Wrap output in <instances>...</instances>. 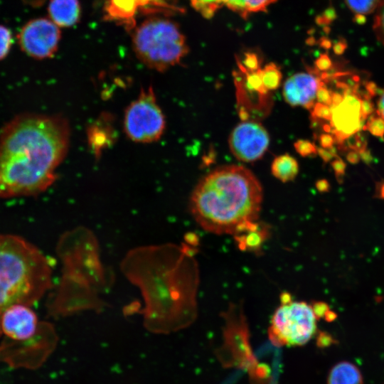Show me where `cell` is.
<instances>
[{
    "instance_id": "cell-38",
    "label": "cell",
    "mask_w": 384,
    "mask_h": 384,
    "mask_svg": "<svg viewBox=\"0 0 384 384\" xmlns=\"http://www.w3.org/2000/svg\"><path fill=\"white\" fill-rule=\"evenodd\" d=\"M364 87L365 90L371 97H373L378 95L379 88L374 82L368 81L365 83Z\"/></svg>"
},
{
    "instance_id": "cell-8",
    "label": "cell",
    "mask_w": 384,
    "mask_h": 384,
    "mask_svg": "<svg viewBox=\"0 0 384 384\" xmlns=\"http://www.w3.org/2000/svg\"><path fill=\"white\" fill-rule=\"evenodd\" d=\"M44 324L31 306L17 304L7 308L0 319L3 337L0 355L23 353L33 349L41 338Z\"/></svg>"
},
{
    "instance_id": "cell-13",
    "label": "cell",
    "mask_w": 384,
    "mask_h": 384,
    "mask_svg": "<svg viewBox=\"0 0 384 384\" xmlns=\"http://www.w3.org/2000/svg\"><path fill=\"white\" fill-rule=\"evenodd\" d=\"M316 70L299 73L289 78L283 86L282 95L284 100L292 107L302 106L311 110L315 104L316 93L324 81L316 75Z\"/></svg>"
},
{
    "instance_id": "cell-34",
    "label": "cell",
    "mask_w": 384,
    "mask_h": 384,
    "mask_svg": "<svg viewBox=\"0 0 384 384\" xmlns=\"http://www.w3.org/2000/svg\"><path fill=\"white\" fill-rule=\"evenodd\" d=\"M319 142L322 148L328 149L334 146L336 139L332 134L323 133L319 137Z\"/></svg>"
},
{
    "instance_id": "cell-6",
    "label": "cell",
    "mask_w": 384,
    "mask_h": 384,
    "mask_svg": "<svg viewBox=\"0 0 384 384\" xmlns=\"http://www.w3.org/2000/svg\"><path fill=\"white\" fill-rule=\"evenodd\" d=\"M132 46L143 64L159 72L180 63L188 52L178 25L160 17L149 18L139 24L134 31Z\"/></svg>"
},
{
    "instance_id": "cell-29",
    "label": "cell",
    "mask_w": 384,
    "mask_h": 384,
    "mask_svg": "<svg viewBox=\"0 0 384 384\" xmlns=\"http://www.w3.org/2000/svg\"><path fill=\"white\" fill-rule=\"evenodd\" d=\"M316 100L317 102H320L331 107V91H330L325 85L324 81L319 86L316 93Z\"/></svg>"
},
{
    "instance_id": "cell-10",
    "label": "cell",
    "mask_w": 384,
    "mask_h": 384,
    "mask_svg": "<svg viewBox=\"0 0 384 384\" xmlns=\"http://www.w3.org/2000/svg\"><path fill=\"white\" fill-rule=\"evenodd\" d=\"M61 38L60 27L49 18H36L27 21L17 34L21 50L38 60L53 57Z\"/></svg>"
},
{
    "instance_id": "cell-22",
    "label": "cell",
    "mask_w": 384,
    "mask_h": 384,
    "mask_svg": "<svg viewBox=\"0 0 384 384\" xmlns=\"http://www.w3.org/2000/svg\"><path fill=\"white\" fill-rule=\"evenodd\" d=\"M373 27L377 38L384 45V0H380L375 10Z\"/></svg>"
},
{
    "instance_id": "cell-40",
    "label": "cell",
    "mask_w": 384,
    "mask_h": 384,
    "mask_svg": "<svg viewBox=\"0 0 384 384\" xmlns=\"http://www.w3.org/2000/svg\"><path fill=\"white\" fill-rule=\"evenodd\" d=\"M361 159L367 165H370L373 161V156L369 149H363L359 152Z\"/></svg>"
},
{
    "instance_id": "cell-14",
    "label": "cell",
    "mask_w": 384,
    "mask_h": 384,
    "mask_svg": "<svg viewBox=\"0 0 384 384\" xmlns=\"http://www.w3.org/2000/svg\"><path fill=\"white\" fill-rule=\"evenodd\" d=\"M49 18L60 28L76 24L81 14L79 0H50L48 6Z\"/></svg>"
},
{
    "instance_id": "cell-32",
    "label": "cell",
    "mask_w": 384,
    "mask_h": 384,
    "mask_svg": "<svg viewBox=\"0 0 384 384\" xmlns=\"http://www.w3.org/2000/svg\"><path fill=\"white\" fill-rule=\"evenodd\" d=\"M317 154L325 163H327L331 161V159H334L335 157L338 156L337 149L334 146H332L328 149L319 147L317 148Z\"/></svg>"
},
{
    "instance_id": "cell-1",
    "label": "cell",
    "mask_w": 384,
    "mask_h": 384,
    "mask_svg": "<svg viewBox=\"0 0 384 384\" xmlns=\"http://www.w3.org/2000/svg\"><path fill=\"white\" fill-rule=\"evenodd\" d=\"M191 245H144L127 252L120 269L144 299V325L167 334L190 326L198 314L199 269Z\"/></svg>"
},
{
    "instance_id": "cell-5",
    "label": "cell",
    "mask_w": 384,
    "mask_h": 384,
    "mask_svg": "<svg viewBox=\"0 0 384 384\" xmlns=\"http://www.w3.org/2000/svg\"><path fill=\"white\" fill-rule=\"evenodd\" d=\"M52 287V270L44 254L21 236L0 234V319L9 306H32Z\"/></svg>"
},
{
    "instance_id": "cell-36",
    "label": "cell",
    "mask_w": 384,
    "mask_h": 384,
    "mask_svg": "<svg viewBox=\"0 0 384 384\" xmlns=\"http://www.w3.org/2000/svg\"><path fill=\"white\" fill-rule=\"evenodd\" d=\"M315 186L320 193H326L331 189L329 182L325 178L317 180L315 183Z\"/></svg>"
},
{
    "instance_id": "cell-11",
    "label": "cell",
    "mask_w": 384,
    "mask_h": 384,
    "mask_svg": "<svg viewBox=\"0 0 384 384\" xmlns=\"http://www.w3.org/2000/svg\"><path fill=\"white\" fill-rule=\"evenodd\" d=\"M228 144L232 154L238 160L252 162L261 159L266 152L270 136L260 122L245 120L233 129Z\"/></svg>"
},
{
    "instance_id": "cell-12",
    "label": "cell",
    "mask_w": 384,
    "mask_h": 384,
    "mask_svg": "<svg viewBox=\"0 0 384 384\" xmlns=\"http://www.w3.org/2000/svg\"><path fill=\"white\" fill-rule=\"evenodd\" d=\"M330 124L337 146L342 145L350 136L363 129L365 125L361 114V99L355 94H348L341 104L331 107Z\"/></svg>"
},
{
    "instance_id": "cell-20",
    "label": "cell",
    "mask_w": 384,
    "mask_h": 384,
    "mask_svg": "<svg viewBox=\"0 0 384 384\" xmlns=\"http://www.w3.org/2000/svg\"><path fill=\"white\" fill-rule=\"evenodd\" d=\"M193 7L206 18L213 16L215 11L223 4L222 0H191Z\"/></svg>"
},
{
    "instance_id": "cell-23",
    "label": "cell",
    "mask_w": 384,
    "mask_h": 384,
    "mask_svg": "<svg viewBox=\"0 0 384 384\" xmlns=\"http://www.w3.org/2000/svg\"><path fill=\"white\" fill-rule=\"evenodd\" d=\"M14 39L11 31L4 25H0V60L9 54L13 45Z\"/></svg>"
},
{
    "instance_id": "cell-24",
    "label": "cell",
    "mask_w": 384,
    "mask_h": 384,
    "mask_svg": "<svg viewBox=\"0 0 384 384\" xmlns=\"http://www.w3.org/2000/svg\"><path fill=\"white\" fill-rule=\"evenodd\" d=\"M272 0H242V16L250 12L264 11Z\"/></svg>"
},
{
    "instance_id": "cell-45",
    "label": "cell",
    "mask_w": 384,
    "mask_h": 384,
    "mask_svg": "<svg viewBox=\"0 0 384 384\" xmlns=\"http://www.w3.org/2000/svg\"><path fill=\"white\" fill-rule=\"evenodd\" d=\"M25 3L31 5H38L42 0H23Z\"/></svg>"
},
{
    "instance_id": "cell-28",
    "label": "cell",
    "mask_w": 384,
    "mask_h": 384,
    "mask_svg": "<svg viewBox=\"0 0 384 384\" xmlns=\"http://www.w3.org/2000/svg\"><path fill=\"white\" fill-rule=\"evenodd\" d=\"M331 165L334 171L338 183H342L346 169V163L338 156L331 161Z\"/></svg>"
},
{
    "instance_id": "cell-16",
    "label": "cell",
    "mask_w": 384,
    "mask_h": 384,
    "mask_svg": "<svg viewBox=\"0 0 384 384\" xmlns=\"http://www.w3.org/2000/svg\"><path fill=\"white\" fill-rule=\"evenodd\" d=\"M269 235L270 228L260 222L255 228L237 235L233 238L240 250L258 252L260 250L262 244L268 238Z\"/></svg>"
},
{
    "instance_id": "cell-25",
    "label": "cell",
    "mask_w": 384,
    "mask_h": 384,
    "mask_svg": "<svg viewBox=\"0 0 384 384\" xmlns=\"http://www.w3.org/2000/svg\"><path fill=\"white\" fill-rule=\"evenodd\" d=\"M239 67L242 72H252L259 70L260 68L258 56L255 53H245L242 63H239Z\"/></svg>"
},
{
    "instance_id": "cell-9",
    "label": "cell",
    "mask_w": 384,
    "mask_h": 384,
    "mask_svg": "<svg viewBox=\"0 0 384 384\" xmlns=\"http://www.w3.org/2000/svg\"><path fill=\"white\" fill-rule=\"evenodd\" d=\"M124 130L132 141L139 143L156 142L166 126L165 117L151 86L142 89L124 112Z\"/></svg>"
},
{
    "instance_id": "cell-39",
    "label": "cell",
    "mask_w": 384,
    "mask_h": 384,
    "mask_svg": "<svg viewBox=\"0 0 384 384\" xmlns=\"http://www.w3.org/2000/svg\"><path fill=\"white\" fill-rule=\"evenodd\" d=\"M318 341L321 343V346H326L333 343L334 340L331 335L326 332H321L318 338Z\"/></svg>"
},
{
    "instance_id": "cell-18",
    "label": "cell",
    "mask_w": 384,
    "mask_h": 384,
    "mask_svg": "<svg viewBox=\"0 0 384 384\" xmlns=\"http://www.w3.org/2000/svg\"><path fill=\"white\" fill-rule=\"evenodd\" d=\"M263 85L268 91L277 90L282 81V73L274 63H269L261 69Z\"/></svg>"
},
{
    "instance_id": "cell-27",
    "label": "cell",
    "mask_w": 384,
    "mask_h": 384,
    "mask_svg": "<svg viewBox=\"0 0 384 384\" xmlns=\"http://www.w3.org/2000/svg\"><path fill=\"white\" fill-rule=\"evenodd\" d=\"M332 117L331 107L320 102H316L311 109L313 119H324L330 121Z\"/></svg>"
},
{
    "instance_id": "cell-2",
    "label": "cell",
    "mask_w": 384,
    "mask_h": 384,
    "mask_svg": "<svg viewBox=\"0 0 384 384\" xmlns=\"http://www.w3.org/2000/svg\"><path fill=\"white\" fill-rule=\"evenodd\" d=\"M69 142L63 116L25 113L10 120L0 134V198L45 191L55 180Z\"/></svg>"
},
{
    "instance_id": "cell-35",
    "label": "cell",
    "mask_w": 384,
    "mask_h": 384,
    "mask_svg": "<svg viewBox=\"0 0 384 384\" xmlns=\"http://www.w3.org/2000/svg\"><path fill=\"white\" fill-rule=\"evenodd\" d=\"M223 4H225L231 10L240 13L242 15V0H222Z\"/></svg>"
},
{
    "instance_id": "cell-33",
    "label": "cell",
    "mask_w": 384,
    "mask_h": 384,
    "mask_svg": "<svg viewBox=\"0 0 384 384\" xmlns=\"http://www.w3.org/2000/svg\"><path fill=\"white\" fill-rule=\"evenodd\" d=\"M311 305L318 320L324 318L326 311L330 309L324 302H314Z\"/></svg>"
},
{
    "instance_id": "cell-3",
    "label": "cell",
    "mask_w": 384,
    "mask_h": 384,
    "mask_svg": "<svg viewBox=\"0 0 384 384\" xmlns=\"http://www.w3.org/2000/svg\"><path fill=\"white\" fill-rule=\"evenodd\" d=\"M263 198L255 176L241 166L219 167L204 176L189 203L196 222L207 232L233 237L255 228Z\"/></svg>"
},
{
    "instance_id": "cell-17",
    "label": "cell",
    "mask_w": 384,
    "mask_h": 384,
    "mask_svg": "<svg viewBox=\"0 0 384 384\" xmlns=\"http://www.w3.org/2000/svg\"><path fill=\"white\" fill-rule=\"evenodd\" d=\"M271 171L272 175L282 182H289L297 177L299 173V164L288 154L279 155L272 161Z\"/></svg>"
},
{
    "instance_id": "cell-15",
    "label": "cell",
    "mask_w": 384,
    "mask_h": 384,
    "mask_svg": "<svg viewBox=\"0 0 384 384\" xmlns=\"http://www.w3.org/2000/svg\"><path fill=\"white\" fill-rule=\"evenodd\" d=\"M327 384H363V377L356 365L350 361H342L330 369Z\"/></svg>"
},
{
    "instance_id": "cell-4",
    "label": "cell",
    "mask_w": 384,
    "mask_h": 384,
    "mask_svg": "<svg viewBox=\"0 0 384 384\" xmlns=\"http://www.w3.org/2000/svg\"><path fill=\"white\" fill-rule=\"evenodd\" d=\"M56 252L62 264L61 276L47 300L48 314L59 318L100 311L105 306L102 296L113 278L101 260L95 234L84 227L68 230L59 238Z\"/></svg>"
},
{
    "instance_id": "cell-31",
    "label": "cell",
    "mask_w": 384,
    "mask_h": 384,
    "mask_svg": "<svg viewBox=\"0 0 384 384\" xmlns=\"http://www.w3.org/2000/svg\"><path fill=\"white\" fill-rule=\"evenodd\" d=\"M315 65L318 71L326 72L331 68L332 62L326 54H322L316 60Z\"/></svg>"
},
{
    "instance_id": "cell-43",
    "label": "cell",
    "mask_w": 384,
    "mask_h": 384,
    "mask_svg": "<svg viewBox=\"0 0 384 384\" xmlns=\"http://www.w3.org/2000/svg\"><path fill=\"white\" fill-rule=\"evenodd\" d=\"M375 196L384 200V182L378 183L376 186Z\"/></svg>"
},
{
    "instance_id": "cell-46",
    "label": "cell",
    "mask_w": 384,
    "mask_h": 384,
    "mask_svg": "<svg viewBox=\"0 0 384 384\" xmlns=\"http://www.w3.org/2000/svg\"><path fill=\"white\" fill-rule=\"evenodd\" d=\"M276 1V0H272V2H273V1Z\"/></svg>"
},
{
    "instance_id": "cell-7",
    "label": "cell",
    "mask_w": 384,
    "mask_h": 384,
    "mask_svg": "<svg viewBox=\"0 0 384 384\" xmlns=\"http://www.w3.org/2000/svg\"><path fill=\"white\" fill-rule=\"evenodd\" d=\"M317 318L311 305L303 301L281 303L268 329L270 341L277 346H301L317 331Z\"/></svg>"
},
{
    "instance_id": "cell-21",
    "label": "cell",
    "mask_w": 384,
    "mask_h": 384,
    "mask_svg": "<svg viewBox=\"0 0 384 384\" xmlns=\"http://www.w3.org/2000/svg\"><path fill=\"white\" fill-rule=\"evenodd\" d=\"M363 129L376 137L384 139V119L375 112L367 119Z\"/></svg>"
},
{
    "instance_id": "cell-42",
    "label": "cell",
    "mask_w": 384,
    "mask_h": 384,
    "mask_svg": "<svg viewBox=\"0 0 384 384\" xmlns=\"http://www.w3.org/2000/svg\"><path fill=\"white\" fill-rule=\"evenodd\" d=\"M377 107L375 112L384 119V89L383 94L378 100Z\"/></svg>"
},
{
    "instance_id": "cell-19",
    "label": "cell",
    "mask_w": 384,
    "mask_h": 384,
    "mask_svg": "<svg viewBox=\"0 0 384 384\" xmlns=\"http://www.w3.org/2000/svg\"><path fill=\"white\" fill-rule=\"evenodd\" d=\"M348 9L358 18H363L375 11L380 0H345Z\"/></svg>"
},
{
    "instance_id": "cell-26",
    "label": "cell",
    "mask_w": 384,
    "mask_h": 384,
    "mask_svg": "<svg viewBox=\"0 0 384 384\" xmlns=\"http://www.w3.org/2000/svg\"><path fill=\"white\" fill-rule=\"evenodd\" d=\"M296 151L303 157L317 154V148L314 143L306 139H299L294 144Z\"/></svg>"
},
{
    "instance_id": "cell-41",
    "label": "cell",
    "mask_w": 384,
    "mask_h": 384,
    "mask_svg": "<svg viewBox=\"0 0 384 384\" xmlns=\"http://www.w3.org/2000/svg\"><path fill=\"white\" fill-rule=\"evenodd\" d=\"M344 99L343 93L331 91V107L337 106L342 102Z\"/></svg>"
},
{
    "instance_id": "cell-30",
    "label": "cell",
    "mask_w": 384,
    "mask_h": 384,
    "mask_svg": "<svg viewBox=\"0 0 384 384\" xmlns=\"http://www.w3.org/2000/svg\"><path fill=\"white\" fill-rule=\"evenodd\" d=\"M374 111L375 107L370 100L361 99V114L363 119L366 120Z\"/></svg>"
},
{
    "instance_id": "cell-37",
    "label": "cell",
    "mask_w": 384,
    "mask_h": 384,
    "mask_svg": "<svg viewBox=\"0 0 384 384\" xmlns=\"http://www.w3.org/2000/svg\"><path fill=\"white\" fill-rule=\"evenodd\" d=\"M346 159L351 164H358L361 159L359 153L356 150L347 151Z\"/></svg>"
},
{
    "instance_id": "cell-44",
    "label": "cell",
    "mask_w": 384,
    "mask_h": 384,
    "mask_svg": "<svg viewBox=\"0 0 384 384\" xmlns=\"http://www.w3.org/2000/svg\"><path fill=\"white\" fill-rule=\"evenodd\" d=\"M324 318L326 321L331 322L337 318V314L329 309L326 311Z\"/></svg>"
}]
</instances>
